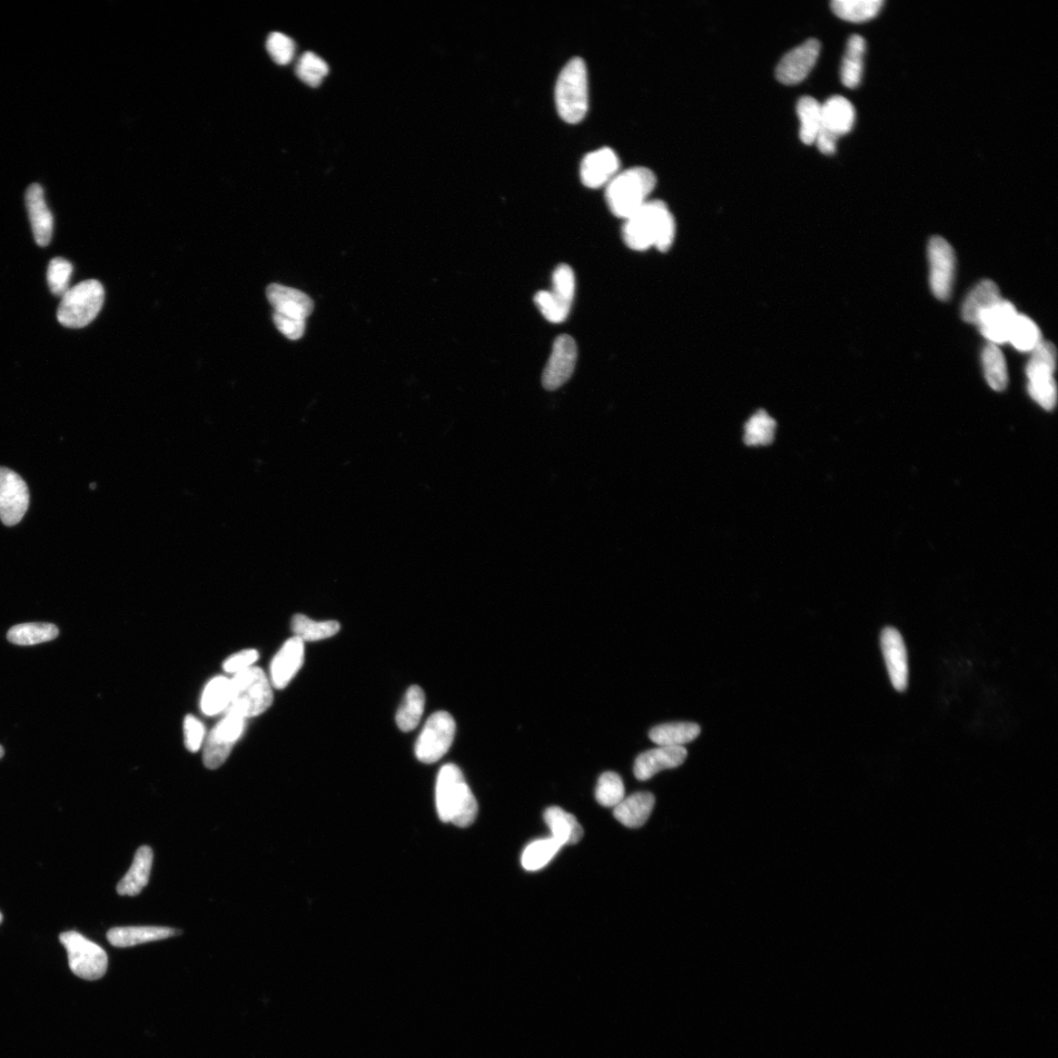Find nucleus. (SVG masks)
Masks as SVG:
<instances>
[{"label": "nucleus", "instance_id": "f257e3e1", "mask_svg": "<svg viewBox=\"0 0 1058 1058\" xmlns=\"http://www.w3.org/2000/svg\"><path fill=\"white\" fill-rule=\"evenodd\" d=\"M676 232V220L667 205L661 201H649L626 219L622 239L632 251L645 252L655 247L667 252L674 244Z\"/></svg>", "mask_w": 1058, "mask_h": 1058}, {"label": "nucleus", "instance_id": "f03ea898", "mask_svg": "<svg viewBox=\"0 0 1058 1058\" xmlns=\"http://www.w3.org/2000/svg\"><path fill=\"white\" fill-rule=\"evenodd\" d=\"M435 799L443 823L466 828L475 823L479 805L466 782L462 771L454 764L442 766L440 771Z\"/></svg>", "mask_w": 1058, "mask_h": 1058}, {"label": "nucleus", "instance_id": "7ed1b4c3", "mask_svg": "<svg viewBox=\"0 0 1058 1058\" xmlns=\"http://www.w3.org/2000/svg\"><path fill=\"white\" fill-rule=\"evenodd\" d=\"M656 184L655 173L648 168L620 171L606 186L607 204L615 216L626 220L649 202Z\"/></svg>", "mask_w": 1058, "mask_h": 1058}, {"label": "nucleus", "instance_id": "20e7f679", "mask_svg": "<svg viewBox=\"0 0 1058 1058\" xmlns=\"http://www.w3.org/2000/svg\"><path fill=\"white\" fill-rule=\"evenodd\" d=\"M556 105L559 117L569 124L582 121L588 110V68L583 59L568 62L558 78Z\"/></svg>", "mask_w": 1058, "mask_h": 1058}, {"label": "nucleus", "instance_id": "39448f33", "mask_svg": "<svg viewBox=\"0 0 1058 1058\" xmlns=\"http://www.w3.org/2000/svg\"><path fill=\"white\" fill-rule=\"evenodd\" d=\"M272 683L263 669L252 667L230 679V707L245 718L262 715L272 706Z\"/></svg>", "mask_w": 1058, "mask_h": 1058}, {"label": "nucleus", "instance_id": "423d86ee", "mask_svg": "<svg viewBox=\"0 0 1058 1058\" xmlns=\"http://www.w3.org/2000/svg\"><path fill=\"white\" fill-rule=\"evenodd\" d=\"M105 292L101 282L89 280L73 286L61 297L57 319L62 326L82 329L97 317L104 303Z\"/></svg>", "mask_w": 1058, "mask_h": 1058}, {"label": "nucleus", "instance_id": "0eeeda50", "mask_svg": "<svg viewBox=\"0 0 1058 1058\" xmlns=\"http://www.w3.org/2000/svg\"><path fill=\"white\" fill-rule=\"evenodd\" d=\"M59 940L67 951L69 966L74 975L90 981L105 975L108 956L101 945L76 931L61 933Z\"/></svg>", "mask_w": 1058, "mask_h": 1058}, {"label": "nucleus", "instance_id": "6e6552de", "mask_svg": "<svg viewBox=\"0 0 1058 1058\" xmlns=\"http://www.w3.org/2000/svg\"><path fill=\"white\" fill-rule=\"evenodd\" d=\"M575 293V272L569 265L562 264L553 272L552 291H541L535 294L534 303L547 321L559 323L569 317Z\"/></svg>", "mask_w": 1058, "mask_h": 1058}, {"label": "nucleus", "instance_id": "1a4fd4ad", "mask_svg": "<svg viewBox=\"0 0 1058 1058\" xmlns=\"http://www.w3.org/2000/svg\"><path fill=\"white\" fill-rule=\"evenodd\" d=\"M246 718L229 707L217 726L206 738L203 762L207 768L216 769L227 761L234 745L243 734Z\"/></svg>", "mask_w": 1058, "mask_h": 1058}, {"label": "nucleus", "instance_id": "9d476101", "mask_svg": "<svg viewBox=\"0 0 1058 1058\" xmlns=\"http://www.w3.org/2000/svg\"><path fill=\"white\" fill-rule=\"evenodd\" d=\"M456 723L447 712H437L429 717L416 744V756L423 764L440 761L453 744Z\"/></svg>", "mask_w": 1058, "mask_h": 1058}, {"label": "nucleus", "instance_id": "9b49d317", "mask_svg": "<svg viewBox=\"0 0 1058 1058\" xmlns=\"http://www.w3.org/2000/svg\"><path fill=\"white\" fill-rule=\"evenodd\" d=\"M30 505V492L25 481L15 470L0 467V519L6 527H15L26 515Z\"/></svg>", "mask_w": 1058, "mask_h": 1058}, {"label": "nucleus", "instance_id": "f8f14e48", "mask_svg": "<svg viewBox=\"0 0 1058 1058\" xmlns=\"http://www.w3.org/2000/svg\"><path fill=\"white\" fill-rule=\"evenodd\" d=\"M930 286L939 301H948L954 282L955 255L952 245L941 236H934L928 244Z\"/></svg>", "mask_w": 1058, "mask_h": 1058}, {"label": "nucleus", "instance_id": "ddd939ff", "mask_svg": "<svg viewBox=\"0 0 1058 1058\" xmlns=\"http://www.w3.org/2000/svg\"><path fill=\"white\" fill-rule=\"evenodd\" d=\"M578 361V346L571 336H558L551 356L544 369L542 384L547 391H556L562 387L574 373Z\"/></svg>", "mask_w": 1058, "mask_h": 1058}, {"label": "nucleus", "instance_id": "4468645a", "mask_svg": "<svg viewBox=\"0 0 1058 1058\" xmlns=\"http://www.w3.org/2000/svg\"><path fill=\"white\" fill-rule=\"evenodd\" d=\"M821 45L816 39L806 41L784 55L776 68V78L793 85L803 82L812 72L820 54Z\"/></svg>", "mask_w": 1058, "mask_h": 1058}, {"label": "nucleus", "instance_id": "2eb2a0df", "mask_svg": "<svg viewBox=\"0 0 1058 1058\" xmlns=\"http://www.w3.org/2000/svg\"><path fill=\"white\" fill-rule=\"evenodd\" d=\"M29 220L35 242L40 246L51 243L54 232V217L46 202L45 191L41 183H35L25 193Z\"/></svg>", "mask_w": 1058, "mask_h": 1058}, {"label": "nucleus", "instance_id": "dca6fc26", "mask_svg": "<svg viewBox=\"0 0 1058 1058\" xmlns=\"http://www.w3.org/2000/svg\"><path fill=\"white\" fill-rule=\"evenodd\" d=\"M880 642L892 686L904 692L908 684V662L903 637L897 629L886 628L881 632Z\"/></svg>", "mask_w": 1058, "mask_h": 1058}, {"label": "nucleus", "instance_id": "f3484780", "mask_svg": "<svg viewBox=\"0 0 1058 1058\" xmlns=\"http://www.w3.org/2000/svg\"><path fill=\"white\" fill-rule=\"evenodd\" d=\"M619 172L620 161L612 148H600L585 156L581 162V181L590 189L607 186Z\"/></svg>", "mask_w": 1058, "mask_h": 1058}, {"label": "nucleus", "instance_id": "a211bd4d", "mask_svg": "<svg viewBox=\"0 0 1058 1058\" xmlns=\"http://www.w3.org/2000/svg\"><path fill=\"white\" fill-rule=\"evenodd\" d=\"M304 658L305 646L302 640L293 637L286 641L271 665L272 686L279 690L288 687L302 667Z\"/></svg>", "mask_w": 1058, "mask_h": 1058}, {"label": "nucleus", "instance_id": "6ab92c4d", "mask_svg": "<svg viewBox=\"0 0 1058 1058\" xmlns=\"http://www.w3.org/2000/svg\"><path fill=\"white\" fill-rule=\"evenodd\" d=\"M687 756L684 747L659 746L638 756L634 775L638 780H649L663 770L678 767L686 762Z\"/></svg>", "mask_w": 1058, "mask_h": 1058}, {"label": "nucleus", "instance_id": "aec40b11", "mask_svg": "<svg viewBox=\"0 0 1058 1058\" xmlns=\"http://www.w3.org/2000/svg\"><path fill=\"white\" fill-rule=\"evenodd\" d=\"M270 304L276 314L303 320L312 314L314 302L304 292L279 283L270 284L266 291Z\"/></svg>", "mask_w": 1058, "mask_h": 1058}, {"label": "nucleus", "instance_id": "412c9836", "mask_svg": "<svg viewBox=\"0 0 1058 1058\" xmlns=\"http://www.w3.org/2000/svg\"><path fill=\"white\" fill-rule=\"evenodd\" d=\"M1017 311L1010 302L1001 301L982 315L977 326L993 344L1008 342Z\"/></svg>", "mask_w": 1058, "mask_h": 1058}, {"label": "nucleus", "instance_id": "4be33fe9", "mask_svg": "<svg viewBox=\"0 0 1058 1058\" xmlns=\"http://www.w3.org/2000/svg\"><path fill=\"white\" fill-rule=\"evenodd\" d=\"M655 806V796L648 792L632 794L614 807V816L622 826L639 828L649 819Z\"/></svg>", "mask_w": 1058, "mask_h": 1058}, {"label": "nucleus", "instance_id": "5701e85b", "mask_svg": "<svg viewBox=\"0 0 1058 1058\" xmlns=\"http://www.w3.org/2000/svg\"><path fill=\"white\" fill-rule=\"evenodd\" d=\"M179 934L169 927H116L107 933V939L116 948L134 947L141 944L167 939Z\"/></svg>", "mask_w": 1058, "mask_h": 1058}, {"label": "nucleus", "instance_id": "b1692460", "mask_svg": "<svg viewBox=\"0 0 1058 1058\" xmlns=\"http://www.w3.org/2000/svg\"><path fill=\"white\" fill-rule=\"evenodd\" d=\"M823 111V128L840 138L849 133L855 122V110L848 99L834 95L821 104Z\"/></svg>", "mask_w": 1058, "mask_h": 1058}, {"label": "nucleus", "instance_id": "393cba45", "mask_svg": "<svg viewBox=\"0 0 1058 1058\" xmlns=\"http://www.w3.org/2000/svg\"><path fill=\"white\" fill-rule=\"evenodd\" d=\"M153 863L151 846L143 845L136 851L133 865L126 875L119 882L117 892L121 895H139L147 885Z\"/></svg>", "mask_w": 1058, "mask_h": 1058}, {"label": "nucleus", "instance_id": "a878e982", "mask_svg": "<svg viewBox=\"0 0 1058 1058\" xmlns=\"http://www.w3.org/2000/svg\"><path fill=\"white\" fill-rule=\"evenodd\" d=\"M1001 301L998 285L990 280L982 281L967 295L962 309L963 319L977 325L982 315Z\"/></svg>", "mask_w": 1058, "mask_h": 1058}, {"label": "nucleus", "instance_id": "bb28decb", "mask_svg": "<svg viewBox=\"0 0 1058 1058\" xmlns=\"http://www.w3.org/2000/svg\"><path fill=\"white\" fill-rule=\"evenodd\" d=\"M544 820L552 832V838L562 846L576 845L583 837V829L578 819L561 807H548Z\"/></svg>", "mask_w": 1058, "mask_h": 1058}, {"label": "nucleus", "instance_id": "cd10ccee", "mask_svg": "<svg viewBox=\"0 0 1058 1058\" xmlns=\"http://www.w3.org/2000/svg\"><path fill=\"white\" fill-rule=\"evenodd\" d=\"M866 43L863 36L854 35L846 44L841 65V81L846 88L855 89L861 84Z\"/></svg>", "mask_w": 1058, "mask_h": 1058}, {"label": "nucleus", "instance_id": "c85d7f7f", "mask_svg": "<svg viewBox=\"0 0 1058 1058\" xmlns=\"http://www.w3.org/2000/svg\"><path fill=\"white\" fill-rule=\"evenodd\" d=\"M701 727L693 723H672L651 729L649 738L658 746L683 747L698 738Z\"/></svg>", "mask_w": 1058, "mask_h": 1058}, {"label": "nucleus", "instance_id": "c756f323", "mask_svg": "<svg viewBox=\"0 0 1058 1058\" xmlns=\"http://www.w3.org/2000/svg\"><path fill=\"white\" fill-rule=\"evenodd\" d=\"M58 628L48 622H29L12 627L7 633L10 643L18 646H32L56 639Z\"/></svg>", "mask_w": 1058, "mask_h": 1058}, {"label": "nucleus", "instance_id": "7c9ffc66", "mask_svg": "<svg viewBox=\"0 0 1058 1058\" xmlns=\"http://www.w3.org/2000/svg\"><path fill=\"white\" fill-rule=\"evenodd\" d=\"M884 6L883 0H834L833 14L844 21L863 23L874 19Z\"/></svg>", "mask_w": 1058, "mask_h": 1058}, {"label": "nucleus", "instance_id": "2f4dec72", "mask_svg": "<svg viewBox=\"0 0 1058 1058\" xmlns=\"http://www.w3.org/2000/svg\"><path fill=\"white\" fill-rule=\"evenodd\" d=\"M292 629L294 637L305 643L334 637L341 630V625L336 620L315 621L305 615L297 614L292 618Z\"/></svg>", "mask_w": 1058, "mask_h": 1058}, {"label": "nucleus", "instance_id": "473e14b6", "mask_svg": "<svg viewBox=\"0 0 1058 1058\" xmlns=\"http://www.w3.org/2000/svg\"><path fill=\"white\" fill-rule=\"evenodd\" d=\"M796 114L801 123V141L806 145L814 144L818 132L823 128L821 104L812 96H803L796 104Z\"/></svg>", "mask_w": 1058, "mask_h": 1058}, {"label": "nucleus", "instance_id": "72a5a7b5", "mask_svg": "<svg viewBox=\"0 0 1058 1058\" xmlns=\"http://www.w3.org/2000/svg\"><path fill=\"white\" fill-rule=\"evenodd\" d=\"M425 692L417 686L410 687L396 714V724L404 732L414 730L425 712Z\"/></svg>", "mask_w": 1058, "mask_h": 1058}, {"label": "nucleus", "instance_id": "f704fd0d", "mask_svg": "<svg viewBox=\"0 0 1058 1058\" xmlns=\"http://www.w3.org/2000/svg\"><path fill=\"white\" fill-rule=\"evenodd\" d=\"M230 705V679L225 677H216L210 680L202 697L203 713L209 717L216 716L226 712Z\"/></svg>", "mask_w": 1058, "mask_h": 1058}, {"label": "nucleus", "instance_id": "c9c22d12", "mask_svg": "<svg viewBox=\"0 0 1058 1058\" xmlns=\"http://www.w3.org/2000/svg\"><path fill=\"white\" fill-rule=\"evenodd\" d=\"M982 363L990 387L995 391H1004L1008 382L1007 367L998 345L989 343L984 348Z\"/></svg>", "mask_w": 1058, "mask_h": 1058}, {"label": "nucleus", "instance_id": "e433bc0d", "mask_svg": "<svg viewBox=\"0 0 1058 1058\" xmlns=\"http://www.w3.org/2000/svg\"><path fill=\"white\" fill-rule=\"evenodd\" d=\"M561 848L562 845L552 837L534 841L522 853L521 865L528 871L539 870L549 864Z\"/></svg>", "mask_w": 1058, "mask_h": 1058}, {"label": "nucleus", "instance_id": "4c0bfd02", "mask_svg": "<svg viewBox=\"0 0 1058 1058\" xmlns=\"http://www.w3.org/2000/svg\"><path fill=\"white\" fill-rule=\"evenodd\" d=\"M1042 341V332L1036 322L1027 316L1018 314L1008 342H1011L1019 351L1032 352Z\"/></svg>", "mask_w": 1058, "mask_h": 1058}, {"label": "nucleus", "instance_id": "58836bf2", "mask_svg": "<svg viewBox=\"0 0 1058 1058\" xmlns=\"http://www.w3.org/2000/svg\"><path fill=\"white\" fill-rule=\"evenodd\" d=\"M1056 368V348L1050 341H1042L1034 351L1026 368L1029 380L1052 377Z\"/></svg>", "mask_w": 1058, "mask_h": 1058}, {"label": "nucleus", "instance_id": "ea45409f", "mask_svg": "<svg viewBox=\"0 0 1058 1058\" xmlns=\"http://www.w3.org/2000/svg\"><path fill=\"white\" fill-rule=\"evenodd\" d=\"M625 792L624 782L620 776L613 771H608L600 776L595 796L597 802L601 806L616 807L625 799Z\"/></svg>", "mask_w": 1058, "mask_h": 1058}, {"label": "nucleus", "instance_id": "a19ab883", "mask_svg": "<svg viewBox=\"0 0 1058 1058\" xmlns=\"http://www.w3.org/2000/svg\"><path fill=\"white\" fill-rule=\"evenodd\" d=\"M330 72L327 62L314 53H305L296 65L298 78L310 86L320 85Z\"/></svg>", "mask_w": 1058, "mask_h": 1058}, {"label": "nucleus", "instance_id": "79ce46f5", "mask_svg": "<svg viewBox=\"0 0 1058 1058\" xmlns=\"http://www.w3.org/2000/svg\"><path fill=\"white\" fill-rule=\"evenodd\" d=\"M776 421L764 410H758L746 425L745 440L752 445L767 444L774 439Z\"/></svg>", "mask_w": 1058, "mask_h": 1058}, {"label": "nucleus", "instance_id": "37998d69", "mask_svg": "<svg viewBox=\"0 0 1058 1058\" xmlns=\"http://www.w3.org/2000/svg\"><path fill=\"white\" fill-rule=\"evenodd\" d=\"M73 273V265L64 258H54L47 269V282L49 289L56 296H64L69 288Z\"/></svg>", "mask_w": 1058, "mask_h": 1058}, {"label": "nucleus", "instance_id": "c03bdc74", "mask_svg": "<svg viewBox=\"0 0 1058 1058\" xmlns=\"http://www.w3.org/2000/svg\"><path fill=\"white\" fill-rule=\"evenodd\" d=\"M1028 391L1043 409L1050 410L1055 407L1057 389L1053 376L1029 380Z\"/></svg>", "mask_w": 1058, "mask_h": 1058}, {"label": "nucleus", "instance_id": "a18cd8bd", "mask_svg": "<svg viewBox=\"0 0 1058 1058\" xmlns=\"http://www.w3.org/2000/svg\"><path fill=\"white\" fill-rule=\"evenodd\" d=\"M295 44L290 36L275 32L267 40V51L279 65H288L295 55Z\"/></svg>", "mask_w": 1058, "mask_h": 1058}, {"label": "nucleus", "instance_id": "49530a36", "mask_svg": "<svg viewBox=\"0 0 1058 1058\" xmlns=\"http://www.w3.org/2000/svg\"><path fill=\"white\" fill-rule=\"evenodd\" d=\"M183 736L186 749L196 753L201 749L205 738V727L195 717L186 716L183 721Z\"/></svg>", "mask_w": 1058, "mask_h": 1058}, {"label": "nucleus", "instance_id": "de8ad7c7", "mask_svg": "<svg viewBox=\"0 0 1058 1058\" xmlns=\"http://www.w3.org/2000/svg\"><path fill=\"white\" fill-rule=\"evenodd\" d=\"M258 658L259 653L256 650H243L228 658L223 663L222 668L227 674L238 675L240 672L253 667Z\"/></svg>", "mask_w": 1058, "mask_h": 1058}, {"label": "nucleus", "instance_id": "09e8293b", "mask_svg": "<svg viewBox=\"0 0 1058 1058\" xmlns=\"http://www.w3.org/2000/svg\"><path fill=\"white\" fill-rule=\"evenodd\" d=\"M272 321L277 329L291 341L302 338L306 330V321L272 314Z\"/></svg>", "mask_w": 1058, "mask_h": 1058}, {"label": "nucleus", "instance_id": "8fccbe9b", "mask_svg": "<svg viewBox=\"0 0 1058 1058\" xmlns=\"http://www.w3.org/2000/svg\"><path fill=\"white\" fill-rule=\"evenodd\" d=\"M838 136L831 132L821 128L818 132L815 143L819 152L826 155H832L836 153Z\"/></svg>", "mask_w": 1058, "mask_h": 1058}, {"label": "nucleus", "instance_id": "3c124183", "mask_svg": "<svg viewBox=\"0 0 1058 1058\" xmlns=\"http://www.w3.org/2000/svg\"><path fill=\"white\" fill-rule=\"evenodd\" d=\"M4 756H5V748L2 745H0V758H3Z\"/></svg>", "mask_w": 1058, "mask_h": 1058}, {"label": "nucleus", "instance_id": "603ef678", "mask_svg": "<svg viewBox=\"0 0 1058 1058\" xmlns=\"http://www.w3.org/2000/svg\"><path fill=\"white\" fill-rule=\"evenodd\" d=\"M3 920H4V916H3L2 913H0V925L3 924Z\"/></svg>", "mask_w": 1058, "mask_h": 1058}]
</instances>
